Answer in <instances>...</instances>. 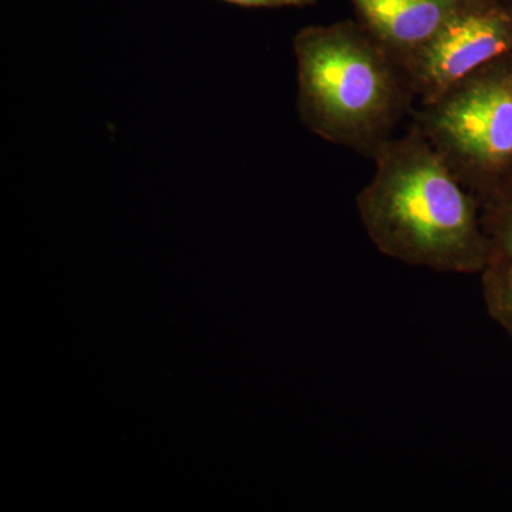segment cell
Segmentation results:
<instances>
[{
    "mask_svg": "<svg viewBox=\"0 0 512 512\" xmlns=\"http://www.w3.org/2000/svg\"><path fill=\"white\" fill-rule=\"evenodd\" d=\"M376 171L357 197L382 254L446 274H478L491 252L480 201L458 181L419 126L373 154Z\"/></svg>",
    "mask_w": 512,
    "mask_h": 512,
    "instance_id": "6da1fadb",
    "label": "cell"
},
{
    "mask_svg": "<svg viewBox=\"0 0 512 512\" xmlns=\"http://www.w3.org/2000/svg\"><path fill=\"white\" fill-rule=\"evenodd\" d=\"M298 109L316 136L373 157L413 96L407 74L359 22L296 33Z\"/></svg>",
    "mask_w": 512,
    "mask_h": 512,
    "instance_id": "7a4b0ae2",
    "label": "cell"
},
{
    "mask_svg": "<svg viewBox=\"0 0 512 512\" xmlns=\"http://www.w3.org/2000/svg\"><path fill=\"white\" fill-rule=\"evenodd\" d=\"M416 124L483 204L512 180V55L423 104Z\"/></svg>",
    "mask_w": 512,
    "mask_h": 512,
    "instance_id": "3957f363",
    "label": "cell"
},
{
    "mask_svg": "<svg viewBox=\"0 0 512 512\" xmlns=\"http://www.w3.org/2000/svg\"><path fill=\"white\" fill-rule=\"evenodd\" d=\"M512 55V2L466 0L436 36L403 64L423 104L485 64Z\"/></svg>",
    "mask_w": 512,
    "mask_h": 512,
    "instance_id": "277c9868",
    "label": "cell"
},
{
    "mask_svg": "<svg viewBox=\"0 0 512 512\" xmlns=\"http://www.w3.org/2000/svg\"><path fill=\"white\" fill-rule=\"evenodd\" d=\"M360 25L403 67L466 0H349Z\"/></svg>",
    "mask_w": 512,
    "mask_h": 512,
    "instance_id": "5b68a950",
    "label": "cell"
},
{
    "mask_svg": "<svg viewBox=\"0 0 512 512\" xmlns=\"http://www.w3.org/2000/svg\"><path fill=\"white\" fill-rule=\"evenodd\" d=\"M491 258L512 259V180L481 204Z\"/></svg>",
    "mask_w": 512,
    "mask_h": 512,
    "instance_id": "8992f818",
    "label": "cell"
},
{
    "mask_svg": "<svg viewBox=\"0 0 512 512\" xmlns=\"http://www.w3.org/2000/svg\"><path fill=\"white\" fill-rule=\"evenodd\" d=\"M481 284L488 313L512 338V259H490Z\"/></svg>",
    "mask_w": 512,
    "mask_h": 512,
    "instance_id": "52a82bcc",
    "label": "cell"
},
{
    "mask_svg": "<svg viewBox=\"0 0 512 512\" xmlns=\"http://www.w3.org/2000/svg\"><path fill=\"white\" fill-rule=\"evenodd\" d=\"M229 5L241 8L278 9V8H306L316 5V0H222Z\"/></svg>",
    "mask_w": 512,
    "mask_h": 512,
    "instance_id": "ba28073f",
    "label": "cell"
},
{
    "mask_svg": "<svg viewBox=\"0 0 512 512\" xmlns=\"http://www.w3.org/2000/svg\"><path fill=\"white\" fill-rule=\"evenodd\" d=\"M510 2H512V0H510Z\"/></svg>",
    "mask_w": 512,
    "mask_h": 512,
    "instance_id": "9c48e42d",
    "label": "cell"
}]
</instances>
